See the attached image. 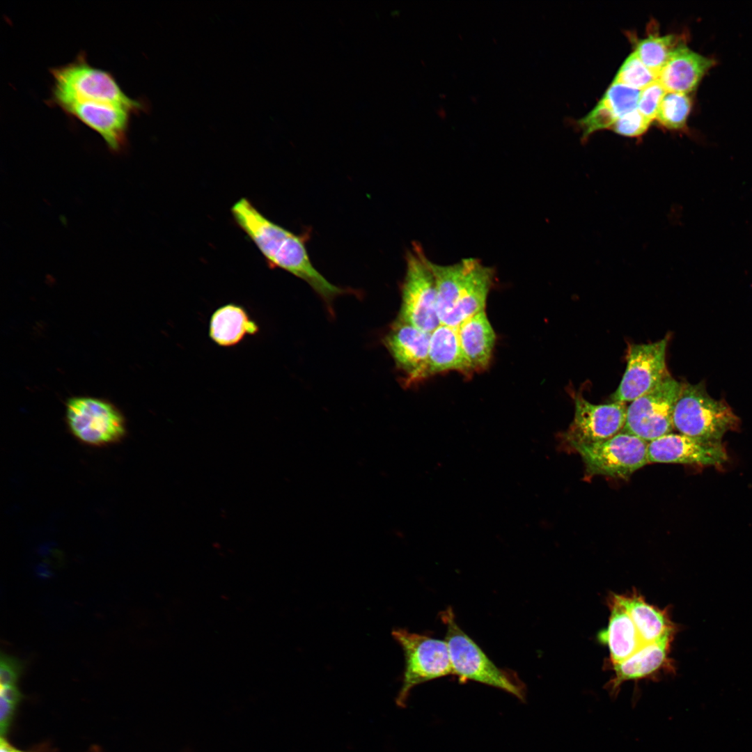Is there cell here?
<instances>
[{"instance_id":"obj_17","label":"cell","mask_w":752,"mask_h":752,"mask_svg":"<svg viewBox=\"0 0 752 752\" xmlns=\"http://www.w3.org/2000/svg\"><path fill=\"white\" fill-rule=\"evenodd\" d=\"M716 61L689 48L682 42L671 52L657 80L669 92L689 94L694 91Z\"/></svg>"},{"instance_id":"obj_26","label":"cell","mask_w":752,"mask_h":752,"mask_svg":"<svg viewBox=\"0 0 752 752\" xmlns=\"http://www.w3.org/2000/svg\"><path fill=\"white\" fill-rule=\"evenodd\" d=\"M640 93L639 90L613 82L600 102L618 118L637 108Z\"/></svg>"},{"instance_id":"obj_23","label":"cell","mask_w":752,"mask_h":752,"mask_svg":"<svg viewBox=\"0 0 752 752\" xmlns=\"http://www.w3.org/2000/svg\"><path fill=\"white\" fill-rule=\"evenodd\" d=\"M680 42V38L675 35L660 36L651 33L647 38L635 42L634 52L657 78L671 52Z\"/></svg>"},{"instance_id":"obj_14","label":"cell","mask_w":752,"mask_h":752,"mask_svg":"<svg viewBox=\"0 0 752 752\" xmlns=\"http://www.w3.org/2000/svg\"><path fill=\"white\" fill-rule=\"evenodd\" d=\"M430 338V333L397 319L384 336V344L406 384L428 377Z\"/></svg>"},{"instance_id":"obj_20","label":"cell","mask_w":752,"mask_h":752,"mask_svg":"<svg viewBox=\"0 0 752 752\" xmlns=\"http://www.w3.org/2000/svg\"><path fill=\"white\" fill-rule=\"evenodd\" d=\"M457 329L470 374L484 370L489 364L496 342V334L485 311L465 320Z\"/></svg>"},{"instance_id":"obj_5","label":"cell","mask_w":752,"mask_h":752,"mask_svg":"<svg viewBox=\"0 0 752 752\" xmlns=\"http://www.w3.org/2000/svg\"><path fill=\"white\" fill-rule=\"evenodd\" d=\"M739 417L723 400L712 398L703 384H681L673 411V426L679 433L711 442L738 429Z\"/></svg>"},{"instance_id":"obj_9","label":"cell","mask_w":752,"mask_h":752,"mask_svg":"<svg viewBox=\"0 0 752 752\" xmlns=\"http://www.w3.org/2000/svg\"><path fill=\"white\" fill-rule=\"evenodd\" d=\"M648 442L620 432L600 442L575 445L589 475L627 478L647 464Z\"/></svg>"},{"instance_id":"obj_28","label":"cell","mask_w":752,"mask_h":752,"mask_svg":"<svg viewBox=\"0 0 752 752\" xmlns=\"http://www.w3.org/2000/svg\"><path fill=\"white\" fill-rule=\"evenodd\" d=\"M650 123L636 109L619 117L610 129L622 136L638 137L647 131Z\"/></svg>"},{"instance_id":"obj_4","label":"cell","mask_w":752,"mask_h":752,"mask_svg":"<svg viewBox=\"0 0 752 752\" xmlns=\"http://www.w3.org/2000/svg\"><path fill=\"white\" fill-rule=\"evenodd\" d=\"M49 71L54 80L51 97L112 104L132 113L143 109L141 102L123 92L110 72L91 65L84 52Z\"/></svg>"},{"instance_id":"obj_12","label":"cell","mask_w":752,"mask_h":752,"mask_svg":"<svg viewBox=\"0 0 752 752\" xmlns=\"http://www.w3.org/2000/svg\"><path fill=\"white\" fill-rule=\"evenodd\" d=\"M49 105L60 107L99 134L111 151L118 152L127 145L129 110L112 104L51 97Z\"/></svg>"},{"instance_id":"obj_19","label":"cell","mask_w":752,"mask_h":752,"mask_svg":"<svg viewBox=\"0 0 752 752\" xmlns=\"http://www.w3.org/2000/svg\"><path fill=\"white\" fill-rule=\"evenodd\" d=\"M607 604L610 611L608 625L600 633L598 637L608 648V665H611L625 660L645 643L630 616L616 597L615 593L609 595Z\"/></svg>"},{"instance_id":"obj_13","label":"cell","mask_w":752,"mask_h":752,"mask_svg":"<svg viewBox=\"0 0 752 752\" xmlns=\"http://www.w3.org/2000/svg\"><path fill=\"white\" fill-rule=\"evenodd\" d=\"M627 409L626 402L595 405L577 395L574 419L565 438L572 447L607 440L622 431Z\"/></svg>"},{"instance_id":"obj_11","label":"cell","mask_w":752,"mask_h":752,"mask_svg":"<svg viewBox=\"0 0 752 752\" xmlns=\"http://www.w3.org/2000/svg\"><path fill=\"white\" fill-rule=\"evenodd\" d=\"M668 339L631 345L622 380L611 395L613 402H632L655 389L668 375L666 364Z\"/></svg>"},{"instance_id":"obj_21","label":"cell","mask_w":752,"mask_h":752,"mask_svg":"<svg viewBox=\"0 0 752 752\" xmlns=\"http://www.w3.org/2000/svg\"><path fill=\"white\" fill-rule=\"evenodd\" d=\"M259 330L257 322L242 306L229 303L212 314L208 335L216 345L230 347L241 343L246 336L256 335Z\"/></svg>"},{"instance_id":"obj_18","label":"cell","mask_w":752,"mask_h":752,"mask_svg":"<svg viewBox=\"0 0 752 752\" xmlns=\"http://www.w3.org/2000/svg\"><path fill=\"white\" fill-rule=\"evenodd\" d=\"M615 596L634 622L645 644L674 639L677 629L667 609H661L649 604L636 589L625 594L615 593Z\"/></svg>"},{"instance_id":"obj_1","label":"cell","mask_w":752,"mask_h":752,"mask_svg":"<svg viewBox=\"0 0 752 752\" xmlns=\"http://www.w3.org/2000/svg\"><path fill=\"white\" fill-rule=\"evenodd\" d=\"M233 217L265 258L269 268L283 269L303 280L329 306L345 289L330 283L313 266L306 237L271 221L246 198L231 207Z\"/></svg>"},{"instance_id":"obj_2","label":"cell","mask_w":752,"mask_h":752,"mask_svg":"<svg viewBox=\"0 0 752 752\" xmlns=\"http://www.w3.org/2000/svg\"><path fill=\"white\" fill-rule=\"evenodd\" d=\"M428 264L435 279L441 324L457 327L465 320L485 311L495 278L492 267L475 258L446 265L429 259Z\"/></svg>"},{"instance_id":"obj_25","label":"cell","mask_w":752,"mask_h":752,"mask_svg":"<svg viewBox=\"0 0 752 752\" xmlns=\"http://www.w3.org/2000/svg\"><path fill=\"white\" fill-rule=\"evenodd\" d=\"M655 81L656 75L633 52L621 65L613 82L641 91Z\"/></svg>"},{"instance_id":"obj_16","label":"cell","mask_w":752,"mask_h":752,"mask_svg":"<svg viewBox=\"0 0 752 752\" xmlns=\"http://www.w3.org/2000/svg\"><path fill=\"white\" fill-rule=\"evenodd\" d=\"M673 638L645 643L625 660L609 665L613 676L605 684L612 698H616L622 684L627 681L657 680L662 674L674 673L675 667L670 657Z\"/></svg>"},{"instance_id":"obj_7","label":"cell","mask_w":752,"mask_h":752,"mask_svg":"<svg viewBox=\"0 0 752 752\" xmlns=\"http://www.w3.org/2000/svg\"><path fill=\"white\" fill-rule=\"evenodd\" d=\"M406 269L401 286V304L397 320L431 333L441 323L437 306V288L428 258L414 244L405 256Z\"/></svg>"},{"instance_id":"obj_15","label":"cell","mask_w":752,"mask_h":752,"mask_svg":"<svg viewBox=\"0 0 752 752\" xmlns=\"http://www.w3.org/2000/svg\"><path fill=\"white\" fill-rule=\"evenodd\" d=\"M648 458L649 462L716 467L728 460V455L721 442L671 432L648 442Z\"/></svg>"},{"instance_id":"obj_30","label":"cell","mask_w":752,"mask_h":752,"mask_svg":"<svg viewBox=\"0 0 752 752\" xmlns=\"http://www.w3.org/2000/svg\"><path fill=\"white\" fill-rule=\"evenodd\" d=\"M22 670V664L17 659L8 656H1L0 686L17 684Z\"/></svg>"},{"instance_id":"obj_6","label":"cell","mask_w":752,"mask_h":752,"mask_svg":"<svg viewBox=\"0 0 752 752\" xmlns=\"http://www.w3.org/2000/svg\"><path fill=\"white\" fill-rule=\"evenodd\" d=\"M405 657L402 686L395 703L405 707L411 690L421 683L452 674L446 641L395 628L391 632Z\"/></svg>"},{"instance_id":"obj_24","label":"cell","mask_w":752,"mask_h":752,"mask_svg":"<svg viewBox=\"0 0 752 752\" xmlns=\"http://www.w3.org/2000/svg\"><path fill=\"white\" fill-rule=\"evenodd\" d=\"M691 107L689 94L666 91L661 99L655 119L667 129L684 130Z\"/></svg>"},{"instance_id":"obj_22","label":"cell","mask_w":752,"mask_h":752,"mask_svg":"<svg viewBox=\"0 0 752 752\" xmlns=\"http://www.w3.org/2000/svg\"><path fill=\"white\" fill-rule=\"evenodd\" d=\"M449 370L470 374L460 347L457 327L440 324L430 333L428 377Z\"/></svg>"},{"instance_id":"obj_29","label":"cell","mask_w":752,"mask_h":752,"mask_svg":"<svg viewBox=\"0 0 752 752\" xmlns=\"http://www.w3.org/2000/svg\"><path fill=\"white\" fill-rule=\"evenodd\" d=\"M666 91L655 81L641 91L637 110L649 121L656 118L658 109Z\"/></svg>"},{"instance_id":"obj_31","label":"cell","mask_w":752,"mask_h":752,"mask_svg":"<svg viewBox=\"0 0 752 752\" xmlns=\"http://www.w3.org/2000/svg\"><path fill=\"white\" fill-rule=\"evenodd\" d=\"M0 752H35V751H26L13 746L6 738V736H1L0 738Z\"/></svg>"},{"instance_id":"obj_8","label":"cell","mask_w":752,"mask_h":752,"mask_svg":"<svg viewBox=\"0 0 752 752\" xmlns=\"http://www.w3.org/2000/svg\"><path fill=\"white\" fill-rule=\"evenodd\" d=\"M67 423L80 441L102 446L122 440L126 434L122 413L111 402L92 397H74L66 405Z\"/></svg>"},{"instance_id":"obj_3","label":"cell","mask_w":752,"mask_h":752,"mask_svg":"<svg viewBox=\"0 0 752 752\" xmlns=\"http://www.w3.org/2000/svg\"><path fill=\"white\" fill-rule=\"evenodd\" d=\"M446 626V642L452 674L461 682L475 681L503 690L520 700L525 697L523 682L513 671L497 667L478 645L457 625L452 608L440 613Z\"/></svg>"},{"instance_id":"obj_27","label":"cell","mask_w":752,"mask_h":752,"mask_svg":"<svg viewBox=\"0 0 752 752\" xmlns=\"http://www.w3.org/2000/svg\"><path fill=\"white\" fill-rule=\"evenodd\" d=\"M617 119L609 108L599 102L593 109L579 121L582 130V140L586 141L596 131L610 129Z\"/></svg>"},{"instance_id":"obj_32","label":"cell","mask_w":752,"mask_h":752,"mask_svg":"<svg viewBox=\"0 0 752 752\" xmlns=\"http://www.w3.org/2000/svg\"><path fill=\"white\" fill-rule=\"evenodd\" d=\"M91 752H99V751H97L95 749H94V750L93 751H91Z\"/></svg>"},{"instance_id":"obj_10","label":"cell","mask_w":752,"mask_h":752,"mask_svg":"<svg viewBox=\"0 0 752 752\" xmlns=\"http://www.w3.org/2000/svg\"><path fill=\"white\" fill-rule=\"evenodd\" d=\"M681 383L671 375L627 406L622 432L650 442L674 429L673 411Z\"/></svg>"}]
</instances>
